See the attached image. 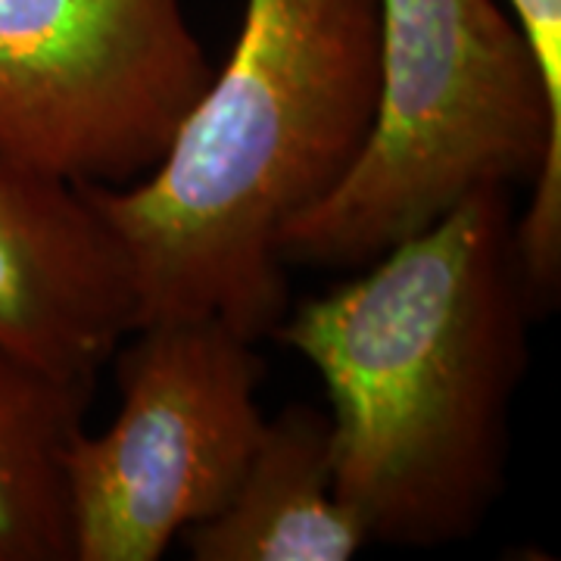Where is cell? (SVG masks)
Instances as JSON below:
<instances>
[{
  "instance_id": "cell-1",
  "label": "cell",
  "mask_w": 561,
  "mask_h": 561,
  "mask_svg": "<svg viewBox=\"0 0 561 561\" xmlns=\"http://www.w3.org/2000/svg\"><path fill=\"white\" fill-rule=\"evenodd\" d=\"M512 194H468L272 331L319 371L334 490L371 542L453 546L502 500L540 319Z\"/></svg>"
},
{
  "instance_id": "cell-2",
  "label": "cell",
  "mask_w": 561,
  "mask_h": 561,
  "mask_svg": "<svg viewBox=\"0 0 561 561\" xmlns=\"http://www.w3.org/2000/svg\"><path fill=\"white\" fill-rule=\"evenodd\" d=\"M378 91V0H243L165 160L128 187H81L119 243L135 328L221 319L272 337L290 309L280 231L359 160Z\"/></svg>"
},
{
  "instance_id": "cell-3",
  "label": "cell",
  "mask_w": 561,
  "mask_h": 561,
  "mask_svg": "<svg viewBox=\"0 0 561 561\" xmlns=\"http://www.w3.org/2000/svg\"><path fill=\"white\" fill-rule=\"evenodd\" d=\"M381 91L341 184L280 231L287 265L362 268L483 187L530 201L515 221L540 316L561 290V122L502 0H378Z\"/></svg>"
},
{
  "instance_id": "cell-4",
  "label": "cell",
  "mask_w": 561,
  "mask_h": 561,
  "mask_svg": "<svg viewBox=\"0 0 561 561\" xmlns=\"http://www.w3.org/2000/svg\"><path fill=\"white\" fill-rule=\"evenodd\" d=\"M119 343V409L81 427L62 481L72 561H160L228 502L262 437L265 362L221 319H160Z\"/></svg>"
},
{
  "instance_id": "cell-5",
  "label": "cell",
  "mask_w": 561,
  "mask_h": 561,
  "mask_svg": "<svg viewBox=\"0 0 561 561\" xmlns=\"http://www.w3.org/2000/svg\"><path fill=\"white\" fill-rule=\"evenodd\" d=\"M209 79L184 0H0V157L41 179L138 184Z\"/></svg>"
},
{
  "instance_id": "cell-6",
  "label": "cell",
  "mask_w": 561,
  "mask_h": 561,
  "mask_svg": "<svg viewBox=\"0 0 561 561\" xmlns=\"http://www.w3.org/2000/svg\"><path fill=\"white\" fill-rule=\"evenodd\" d=\"M135 328V297L81 187L0 157V343L22 359L94 381Z\"/></svg>"
},
{
  "instance_id": "cell-7",
  "label": "cell",
  "mask_w": 561,
  "mask_h": 561,
  "mask_svg": "<svg viewBox=\"0 0 561 561\" xmlns=\"http://www.w3.org/2000/svg\"><path fill=\"white\" fill-rule=\"evenodd\" d=\"M194 561H353L368 546L334 490L331 415L290 402L265 421L228 502L181 534Z\"/></svg>"
},
{
  "instance_id": "cell-8",
  "label": "cell",
  "mask_w": 561,
  "mask_h": 561,
  "mask_svg": "<svg viewBox=\"0 0 561 561\" xmlns=\"http://www.w3.org/2000/svg\"><path fill=\"white\" fill-rule=\"evenodd\" d=\"M91 393L0 343V561H72L62 456Z\"/></svg>"
},
{
  "instance_id": "cell-9",
  "label": "cell",
  "mask_w": 561,
  "mask_h": 561,
  "mask_svg": "<svg viewBox=\"0 0 561 561\" xmlns=\"http://www.w3.org/2000/svg\"><path fill=\"white\" fill-rule=\"evenodd\" d=\"M540 66L546 98L561 122V0H502Z\"/></svg>"
}]
</instances>
